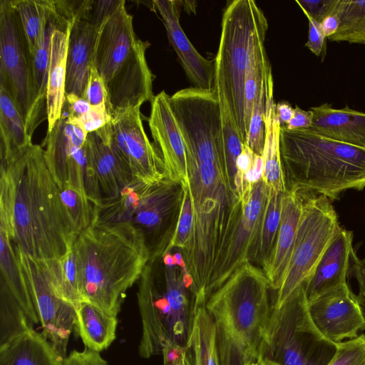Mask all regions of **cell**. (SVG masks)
<instances>
[{
  "label": "cell",
  "mask_w": 365,
  "mask_h": 365,
  "mask_svg": "<svg viewBox=\"0 0 365 365\" xmlns=\"http://www.w3.org/2000/svg\"><path fill=\"white\" fill-rule=\"evenodd\" d=\"M336 350L312 319L305 282L281 307L273 306L259 358L277 365H327Z\"/></svg>",
  "instance_id": "9c48e42d"
},
{
  "label": "cell",
  "mask_w": 365,
  "mask_h": 365,
  "mask_svg": "<svg viewBox=\"0 0 365 365\" xmlns=\"http://www.w3.org/2000/svg\"><path fill=\"white\" fill-rule=\"evenodd\" d=\"M26 313L1 280L0 346L29 329H34Z\"/></svg>",
  "instance_id": "8d00e7d4"
},
{
  "label": "cell",
  "mask_w": 365,
  "mask_h": 365,
  "mask_svg": "<svg viewBox=\"0 0 365 365\" xmlns=\"http://www.w3.org/2000/svg\"><path fill=\"white\" fill-rule=\"evenodd\" d=\"M327 365H365V334L336 343V352Z\"/></svg>",
  "instance_id": "7bdbcfd3"
},
{
  "label": "cell",
  "mask_w": 365,
  "mask_h": 365,
  "mask_svg": "<svg viewBox=\"0 0 365 365\" xmlns=\"http://www.w3.org/2000/svg\"><path fill=\"white\" fill-rule=\"evenodd\" d=\"M148 41L135 34L133 17L121 0L98 27L92 66L103 79L110 115L120 109L140 107L154 98L155 78L147 63Z\"/></svg>",
  "instance_id": "8992f818"
},
{
  "label": "cell",
  "mask_w": 365,
  "mask_h": 365,
  "mask_svg": "<svg viewBox=\"0 0 365 365\" xmlns=\"http://www.w3.org/2000/svg\"><path fill=\"white\" fill-rule=\"evenodd\" d=\"M0 231L38 259H59L72 250L76 237L38 145L1 163Z\"/></svg>",
  "instance_id": "6da1fadb"
},
{
  "label": "cell",
  "mask_w": 365,
  "mask_h": 365,
  "mask_svg": "<svg viewBox=\"0 0 365 365\" xmlns=\"http://www.w3.org/2000/svg\"><path fill=\"white\" fill-rule=\"evenodd\" d=\"M0 86L12 98L31 138L34 133L31 54L11 0L0 1Z\"/></svg>",
  "instance_id": "7c38bea8"
},
{
  "label": "cell",
  "mask_w": 365,
  "mask_h": 365,
  "mask_svg": "<svg viewBox=\"0 0 365 365\" xmlns=\"http://www.w3.org/2000/svg\"><path fill=\"white\" fill-rule=\"evenodd\" d=\"M183 358H184V357H183ZM181 364H182V361H181L179 364H178V365H181Z\"/></svg>",
  "instance_id": "6125c7cd"
},
{
  "label": "cell",
  "mask_w": 365,
  "mask_h": 365,
  "mask_svg": "<svg viewBox=\"0 0 365 365\" xmlns=\"http://www.w3.org/2000/svg\"><path fill=\"white\" fill-rule=\"evenodd\" d=\"M216 322L205 307L200 306L187 354L192 365H219L216 348Z\"/></svg>",
  "instance_id": "836d02e7"
},
{
  "label": "cell",
  "mask_w": 365,
  "mask_h": 365,
  "mask_svg": "<svg viewBox=\"0 0 365 365\" xmlns=\"http://www.w3.org/2000/svg\"><path fill=\"white\" fill-rule=\"evenodd\" d=\"M352 232L340 228L305 282L308 301L346 284L354 251Z\"/></svg>",
  "instance_id": "7402d4cb"
},
{
  "label": "cell",
  "mask_w": 365,
  "mask_h": 365,
  "mask_svg": "<svg viewBox=\"0 0 365 365\" xmlns=\"http://www.w3.org/2000/svg\"><path fill=\"white\" fill-rule=\"evenodd\" d=\"M121 0H91L89 9V21L99 27L120 4Z\"/></svg>",
  "instance_id": "681fc988"
},
{
  "label": "cell",
  "mask_w": 365,
  "mask_h": 365,
  "mask_svg": "<svg viewBox=\"0 0 365 365\" xmlns=\"http://www.w3.org/2000/svg\"><path fill=\"white\" fill-rule=\"evenodd\" d=\"M88 1H81L71 24L68 41L66 94L81 98L88 83L98 30L88 20Z\"/></svg>",
  "instance_id": "44dd1931"
},
{
  "label": "cell",
  "mask_w": 365,
  "mask_h": 365,
  "mask_svg": "<svg viewBox=\"0 0 365 365\" xmlns=\"http://www.w3.org/2000/svg\"><path fill=\"white\" fill-rule=\"evenodd\" d=\"M275 109L280 125H286L293 116L294 108L287 101H280L276 104Z\"/></svg>",
  "instance_id": "9f6ffc18"
},
{
  "label": "cell",
  "mask_w": 365,
  "mask_h": 365,
  "mask_svg": "<svg viewBox=\"0 0 365 365\" xmlns=\"http://www.w3.org/2000/svg\"><path fill=\"white\" fill-rule=\"evenodd\" d=\"M187 166L193 227L182 252L193 292L207 301L216 260L240 215L242 202L230 187L221 162L187 157Z\"/></svg>",
  "instance_id": "3957f363"
},
{
  "label": "cell",
  "mask_w": 365,
  "mask_h": 365,
  "mask_svg": "<svg viewBox=\"0 0 365 365\" xmlns=\"http://www.w3.org/2000/svg\"><path fill=\"white\" fill-rule=\"evenodd\" d=\"M312 120L313 113L311 110H304L298 106H295L292 119L284 126L289 130L309 128L312 126Z\"/></svg>",
  "instance_id": "816d5d0a"
},
{
  "label": "cell",
  "mask_w": 365,
  "mask_h": 365,
  "mask_svg": "<svg viewBox=\"0 0 365 365\" xmlns=\"http://www.w3.org/2000/svg\"><path fill=\"white\" fill-rule=\"evenodd\" d=\"M112 115L106 106L92 107L90 112L68 123L81 128L86 134L94 132L110 122Z\"/></svg>",
  "instance_id": "ee69618b"
},
{
  "label": "cell",
  "mask_w": 365,
  "mask_h": 365,
  "mask_svg": "<svg viewBox=\"0 0 365 365\" xmlns=\"http://www.w3.org/2000/svg\"><path fill=\"white\" fill-rule=\"evenodd\" d=\"M215 88L221 114V159L230 187L236 195L235 187L237 174L236 160L246 144L240 134L222 88L216 83Z\"/></svg>",
  "instance_id": "d6a6232c"
},
{
  "label": "cell",
  "mask_w": 365,
  "mask_h": 365,
  "mask_svg": "<svg viewBox=\"0 0 365 365\" xmlns=\"http://www.w3.org/2000/svg\"><path fill=\"white\" fill-rule=\"evenodd\" d=\"M74 329L86 348L100 352L107 349L116 337L118 319L87 301L76 307Z\"/></svg>",
  "instance_id": "83f0119b"
},
{
  "label": "cell",
  "mask_w": 365,
  "mask_h": 365,
  "mask_svg": "<svg viewBox=\"0 0 365 365\" xmlns=\"http://www.w3.org/2000/svg\"><path fill=\"white\" fill-rule=\"evenodd\" d=\"M83 98H85L92 107L106 106L108 108L107 94L104 83L102 78L93 66H91L90 68L89 78Z\"/></svg>",
  "instance_id": "f6af8a7d"
},
{
  "label": "cell",
  "mask_w": 365,
  "mask_h": 365,
  "mask_svg": "<svg viewBox=\"0 0 365 365\" xmlns=\"http://www.w3.org/2000/svg\"><path fill=\"white\" fill-rule=\"evenodd\" d=\"M63 360L42 333L34 329L0 346V365H63Z\"/></svg>",
  "instance_id": "4316f807"
},
{
  "label": "cell",
  "mask_w": 365,
  "mask_h": 365,
  "mask_svg": "<svg viewBox=\"0 0 365 365\" xmlns=\"http://www.w3.org/2000/svg\"><path fill=\"white\" fill-rule=\"evenodd\" d=\"M63 365H108L100 353L88 348L73 350L63 360Z\"/></svg>",
  "instance_id": "c3c4849f"
},
{
  "label": "cell",
  "mask_w": 365,
  "mask_h": 365,
  "mask_svg": "<svg viewBox=\"0 0 365 365\" xmlns=\"http://www.w3.org/2000/svg\"><path fill=\"white\" fill-rule=\"evenodd\" d=\"M86 136L81 128L68 123L61 115L47 133L43 157L59 189H73L88 197L85 187Z\"/></svg>",
  "instance_id": "2e32d148"
},
{
  "label": "cell",
  "mask_w": 365,
  "mask_h": 365,
  "mask_svg": "<svg viewBox=\"0 0 365 365\" xmlns=\"http://www.w3.org/2000/svg\"><path fill=\"white\" fill-rule=\"evenodd\" d=\"M108 123L87 134L86 140L85 187L93 205L118 196L135 180L111 144Z\"/></svg>",
  "instance_id": "e0dca14e"
},
{
  "label": "cell",
  "mask_w": 365,
  "mask_h": 365,
  "mask_svg": "<svg viewBox=\"0 0 365 365\" xmlns=\"http://www.w3.org/2000/svg\"><path fill=\"white\" fill-rule=\"evenodd\" d=\"M183 198L174 236L169 245L168 251L173 248L184 250L190 241L193 227V207L190 191L188 187H183Z\"/></svg>",
  "instance_id": "b9f144b4"
},
{
  "label": "cell",
  "mask_w": 365,
  "mask_h": 365,
  "mask_svg": "<svg viewBox=\"0 0 365 365\" xmlns=\"http://www.w3.org/2000/svg\"><path fill=\"white\" fill-rule=\"evenodd\" d=\"M187 349L178 346H168L162 353L163 356V365L179 364L186 354Z\"/></svg>",
  "instance_id": "11a10c76"
},
{
  "label": "cell",
  "mask_w": 365,
  "mask_h": 365,
  "mask_svg": "<svg viewBox=\"0 0 365 365\" xmlns=\"http://www.w3.org/2000/svg\"><path fill=\"white\" fill-rule=\"evenodd\" d=\"M273 96V78L270 72L264 79L252 109L246 145L254 153L262 155L265 139V119L269 98Z\"/></svg>",
  "instance_id": "f35d334b"
},
{
  "label": "cell",
  "mask_w": 365,
  "mask_h": 365,
  "mask_svg": "<svg viewBox=\"0 0 365 365\" xmlns=\"http://www.w3.org/2000/svg\"><path fill=\"white\" fill-rule=\"evenodd\" d=\"M308 308L317 329L336 344L354 339L365 330V304L347 283L309 300Z\"/></svg>",
  "instance_id": "ac0fdd59"
},
{
  "label": "cell",
  "mask_w": 365,
  "mask_h": 365,
  "mask_svg": "<svg viewBox=\"0 0 365 365\" xmlns=\"http://www.w3.org/2000/svg\"><path fill=\"white\" fill-rule=\"evenodd\" d=\"M65 99V103H66L67 106V114L63 116L66 118L67 121L83 116L90 112L92 108V106L85 98L75 94H66Z\"/></svg>",
  "instance_id": "f907efd6"
},
{
  "label": "cell",
  "mask_w": 365,
  "mask_h": 365,
  "mask_svg": "<svg viewBox=\"0 0 365 365\" xmlns=\"http://www.w3.org/2000/svg\"><path fill=\"white\" fill-rule=\"evenodd\" d=\"M24 118L7 91L0 86V157L8 163L31 145Z\"/></svg>",
  "instance_id": "f1b7e54d"
},
{
  "label": "cell",
  "mask_w": 365,
  "mask_h": 365,
  "mask_svg": "<svg viewBox=\"0 0 365 365\" xmlns=\"http://www.w3.org/2000/svg\"><path fill=\"white\" fill-rule=\"evenodd\" d=\"M73 19L60 2L54 0V9L48 20L43 36L31 56L34 131L45 118L47 119L46 93L53 33L59 26Z\"/></svg>",
  "instance_id": "d4e9b609"
},
{
  "label": "cell",
  "mask_w": 365,
  "mask_h": 365,
  "mask_svg": "<svg viewBox=\"0 0 365 365\" xmlns=\"http://www.w3.org/2000/svg\"><path fill=\"white\" fill-rule=\"evenodd\" d=\"M158 268L149 261L139 280L138 305L142 322L138 346L145 359L162 354L168 346L187 349L200 302L187 286L183 269Z\"/></svg>",
  "instance_id": "5b68a950"
},
{
  "label": "cell",
  "mask_w": 365,
  "mask_h": 365,
  "mask_svg": "<svg viewBox=\"0 0 365 365\" xmlns=\"http://www.w3.org/2000/svg\"><path fill=\"white\" fill-rule=\"evenodd\" d=\"M310 130L346 144L365 148V113L349 108H335L329 103L310 108Z\"/></svg>",
  "instance_id": "cb8c5ba5"
},
{
  "label": "cell",
  "mask_w": 365,
  "mask_h": 365,
  "mask_svg": "<svg viewBox=\"0 0 365 365\" xmlns=\"http://www.w3.org/2000/svg\"><path fill=\"white\" fill-rule=\"evenodd\" d=\"M335 0H296V3L302 9L306 16L310 17L319 23L326 17L332 15Z\"/></svg>",
  "instance_id": "7dc6e473"
},
{
  "label": "cell",
  "mask_w": 365,
  "mask_h": 365,
  "mask_svg": "<svg viewBox=\"0 0 365 365\" xmlns=\"http://www.w3.org/2000/svg\"><path fill=\"white\" fill-rule=\"evenodd\" d=\"M14 247L43 329L41 333L63 359L74 329L76 308L57 292L43 260L30 256L14 244Z\"/></svg>",
  "instance_id": "4fadbf2b"
},
{
  "label": "cell",
  "mask_w": 365,
  "mask_h": 365,
  "mask_svg": "<svg viewBox=\"0 0 365 365\" xmlns=\"http://www.w3.org/2000/svg\"><path fill=\"white\" fill-rule=\"evenodd\" d=\"M272 72L264 43L253 51L245 76L244 87L245 123L248 135L249 125L255 100L267 76Z\"/></svg>",
  "instance_id": "74e56055"
},
{
  "label": "cell",
  "mask_w": 365,
  "mask_h": 365,
  "mask_svg": "<svg viewBox=\"0 0 365 365\" xmlns=\"http://www.w3.org/2000/svg\"><path fill=\"white\" fill-rule=\"evenodd\" d=\"M284 193L269 188L259 227L250 250L248 261L262 267L268 262L276 245Z\"/></svg>",
  "instance_id": "f546056e"
},
{
  "label": "cell",
  "mask_w": 365,
  "mask_h": 365,
  "mask_svg": "<svg viewBox=\"0 0 365 365\" xmlns=\"http://www.w3.org/2000/svg\"><path fill=\"white\" fill-rule=\"evenodd\" d=\"M181 365H192L191 360L190 359V358L187 354V351H186V354H185L182 361Z\"/></svg>",
  "instance_id": "94428289"
},
{
  "label": "cell",
  "mask_w": 365,
  "mask_h": 365,
  "mask_svg": "<svg viewBox=\"0 0 365 365\" xmlns=\"http://www.w3.org/2000/svg\"><path fill=\"white\" fill-rule=\"evenodd\" d=\"M275 108L272 96L268 101L265 119V139L262 155L264 165L262 180L270 190L285 192L287 187L279 148L281 125Z\"/></svg>",
  "instance_id": "4dcf8cb0"
},
{
  "label": "cell",
  "mask_w": 365,
  "mask_h": 365,
  "mask_svg": "<svg viewBox=\"0 0 365 365\" xmlns=\"http://www.w3.org/2000/svg\"><path fill=\"white\" fill-rule=\"evenodd\" d=\"M1 280L3 281L26 313L31 322H39L30 292L19 267L10 237L0 231Z\"/></svg>",
  "instance_id": "1f68e13d"
},
{
  "label": "cell",
  "mask_w": 365,
  "mask_h": 365,
  "mask_svg": "<svg viewBox=\"0 0 365 365\" xmlns=\"http://www.w3.org/2000/svg\"><path fill=\"white\" fill-rule=\"evenodd\" d=\"M351 269L359 284L358 297L365 304V257L359 259L354 253L351 259Z\"/></svg>",
  "instance_id": "db71d44e"
},
{
  "label": "cell",
  "mask_w": 365,
  "mask_h": 365,
  "mask_svg": "<svg viewBox=\"0 0 365 365\" xmlns=\"http://www.w3.org/2000/svg\"><path fill=\"white\" fill-rule=\"evenodd\" d=\"M263 271L247 262L238 267L207 299L205 307L216 320L255 358H259L273 306Z\"/></svg>",
  "instance_id": "ba28073f"
},
{
  "label": "cell",
  "mask_w": 365,
  "mask_h": 365,
  "mask_svg": "<svg viewBox=\"0 0 365 365\" xmlns=\"http://www.w3.org/2000/svg\"><path fill=\"white\" fill-rule=\"evenodd\" d=\"M280 155L287 191L316 192L335 200L365 187V148L322 136L309 128L281 126Z\"/></svg>",
  "instance_id": "277c9868"
},
{
  "label": "cell",
  "mask_w": 365,
  "mask_h": 365,
  "mask_svg": "<svg viewBox=\"0 0 365 365\" xmlns=\"http://www.w3.org/2000/svg\"><path fill=\"white\" fill-rule=\"evenodd\" d=\"M60 190V198L66 217L76 238L91 226L93 204L79 192L64 188Z\"/></svg>",
  "instance_id": "ab89813d"
},
{
  "label": "cell",
  "mask_w": 365,
  "mask_h": 365,
  "mask_svg": "<svg viewBox=\"0 0 365 365\" xmlns=\"http://www.w3.org/2000/svg\"><path fill=\"white\" fill-rule=\"evenodd\" d=\"M267 20L256 2L235 0L225 9L216 64V83L223 89L240 134L247 138L245 123L244 87L251 56L264 43Z\"/></svg>",
  "instance_id": "52a82bcc"
},
{
  "label": "cell",
  "mask_w": 365,
  "mask_h": 365,
  "mask_svg": "<svg viewBox=\"0 0 365 365\" xmlns=\"http://www.w3.org/2000/svg\"><path fill=\"white\" fill-rule=\"evenodd\" d=\"M72 251L82 301L117 317L127 291L150 261L140 232L129 222H92L76 238Z\"/></svg>",
  "instance_id": "7a4b0ae2"
},
{
  "label": "cell",
  "mask_w": 365,
  "mask_h": 365,
  "mask_svg": "<svg viewBox=\"0 0 365 365\" xmlns=\"http://www.w3.org/2000/svg\"><path fill=\"white\" fill-rule=\"evenodd\" d=\"M72 21L59 26L52 36L46 93L47 133L61 118L65 103L68 41Z\"/></svg>",
  "instance_id": "484cf974"
},
{
  "label": "cell",
  "mask_w": 365,
  "mask_h": 365,
  "mask_svg": "<svg viewBox=\"0 0 365 365\" xmlns=\"http://www.w3.org/2000/svg\"><path fill=\"white\" fill-rule=\"evenodd\" d=\"M302 205L300 192L287 190L284 193L276 245L268 262L262 267L271 289L277 292L282 284L289 266Z\"/></svg>",
  "instance_id": "603a6c76"
},
{
  "label": "cell",
  "mask_w": 365,
  "mask_h": 365,
  "mask_svg": "<svg viewBox=\"0 0 365 365\" xmlns=\"http://www.w3.org/2000/svg\"><path fill=\"white\" fill-rule=\"evenodd\" d=\"M140 108L120 109L112 114L110 141L135 180L154 182L166 178L165 168L145 132Z\"/></svg>",
  "instance_id": "5bb4252c"
},
{
  "label": "cell",
  "mask_w": 365,
  "mask_h": 365,
  "mask_svg": "<svg viewBox=\"0 0 365 365\" xmlns=\"http://www.w3.org/2000/svg\"><path fill=\"white\" fill-rule=\"evenodd\" d=\"M269 187L262 180L245 191L240 215L216 260L207 289L208 299L232 273L248 261L252 242L262 215Z\"/></svg>",
  "instance_id": "9a60e30c"
},
{
  "label": "cell",
  "mask_w": 365,
  "mask_h": 365,
  "mask_svg": "<svg viewBox=\"0 0 365 365\" xmlns=\"http://www.w3.org/2000/svg\"><path fill=\"white\" fill-rule=\"evenodd\" d=\"M161 260L163 263L165 265L167 266H175V260L173 255L170 254V252L165 255L162 258Z\"/></svg>",
  "instance_id": "680465c9"
},
{
  "label": "cell",
  "mask_w": 365,
  "mask_h": 365,
  "mask_svg": "<svg viewBox=\"0 0 365 365\" xmlns=\"http://www.w3.org/2000/svg\"><path fill=\"white\" fill-rule=\"evenodd\" d=\"M301 192L303 199L294 247L282 284L273 304L281 307L309 279L329 245L340 230L330 200L322 195Z\"/></svg>",
  "instance_id": "30bf717a"
},
{
  "label": "cell",
  "mask_w": 365,
  "mask_h": 365,
  "mask_svg": "<svg viewBox=\"0 0 365 365\" xmlns=\"http://www.w3.org/2000/svg\"><path fill=\"white\" fill-rule=\"evenodd\" d=\"M32 56L54 9V0H11Z\"/></svg>",
  "instance_id": "e575fe53"
},
{
  "label": "cell",
  "mask_w": 365,
  "mask_h": 365,
  "mask_svg": "<svg viewBox=\"0 0 365 365\" xmlns=\"http://www.w3.org/2000/svg\"><path fill=\"white\" fill-rule=\"evenodd\" d=\"M249 365H277L269 361L266 359L258 358L253 359L250 361Z\"/></svg>",
  "instance_id": "91938a15"
},
{
  "label": "cell",
  "mask_w": 365,
  "mask_h": 365,
  "mask_svg": "<svg viewBox=\"0 0 365 365\" xmlns=\"http://www.w3.org/2000/svg\"><path fill=\"white\" fill-rule=\"evenodd\" d=\"M263 159L262 155L255 153L252 166L244 176L245 190H250L263 178Z\"/></svg>",
  "instance_id": "f5cc1de1"
},
{
  "label": "cell",
  "mask_w": 365,
  "mask_h": 365,
  "mask_svg": "<svg viewBox=\"0 0 365 365\" xmlns=\"http://www.w3.org/2000/svg\"><path fill=\"white\" fill-rule=\"evenodd\" d=\"M148 118L149 128L155 147L165 168L166 178L189 186L185 146L172 110L170 96L161 91L154 96Z\"/></svg>",
  "instance_id": "d6986e66"
},
{
  "label": "cell",
  "mask_w": 365,
  "mask_h": 365,
  "mask_svg": "<svg viewBox=\"0 0 365 365\" xmlns=\"http://www.w3.org/2000/svg\"><path fill=\"white\" fill-rule=\"evenodd\" d=\"M216 322V348L219 365H249L255 358L218 320Z\"/></svg>",
  "instance_id": "60d3db41"
},
{
  "label": "cell",
  "mask_w": 365,
  "mask_h": 365,
  "mask_svg": "<svg viewBox=\"0 0 365 365\" xmlns=\"http://www.w3.org/2000/svg\"><path fill=\"white\" fill-rule=\"evenodd\" d=\"M333 14L339 16L340 24L328 40L365 44V0H335Z\"/></svg>",
  "instance_id": "d590c367"
},
{
  "label": "cell",
  "mask_w": 365,
  "mask_h": 365,
  "mask_svg": "<svg viewBox=\"0 0 365 365\" xmlns=\"http://www.w3.org/2000/svg\"><path fill=\"white\" fill-rule=\"evenodd\" d=\"M182 1L154 0L153 6L160 14L170 43L193 87L215 90L216 86L215 60L201 56L192 46L180 24Z\"/></svg>",
  "instance_id": "ffe728a7"
},
{
  "label": "cell",
  "mask_w": 365,
  "mask_h": 365,
  "mask_svg": "<svg viewBox=\"0 0 365 365\" xmlns=\"http://www.w3.org/2000/svg\"><path fill=\"white\" fill-rule=\"evenodd\" d=\"M319 24L323 34L328 38L336 32L340 20L336 14H333L324 19Z\"/></svg>",
  "instance_id": "6f0895ef"
},
{
  "label": "cell",
  "mask_w": 365,
  "mask_h": 365,
  "mask_svg": "<svg viewBox=\"0 0 365 365\" xmlns=\"http://www.w3.org/2000/svg\"><path fill=\"white\" fill-rule=\"evenodd\" d=\"M182 185L168 178L147 182L133 199L127 222L142 234L150 261L169 252L183 198Z\"/></svg>",
  "instance_id": "8fae6325"
},
{
  "label": "cell",
  "mask_w": 365,
  "mask_h": 365,
  "mask_svg": "<svg viewBox=\"0 0 365 365\" xmlns=\"http://www.w3.org/2000/svg\"><path fill=\"white\" fill-rule=\"evenodd\" d=\"M307 17L309 22L308 39L305 46L316 56L320 57L322 62L326 56L327 39L320 29V23L310 17Z\"/></svg>",
  "instance_id": "bcb514c9"
}]
</instances>
